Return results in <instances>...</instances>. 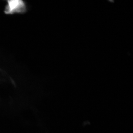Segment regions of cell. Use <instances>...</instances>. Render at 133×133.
I'll return each mask as SVG.
<instances>
[{
	"mask_svg": "<svg viewBox=\"0 0 133 133\" xmlns=\"http://www.w3.org/2000/svg\"><path fill=\"white\" fill-rule=\"evenodd\" d=\"M26 3L22 0H11L7 1L4 12L8 14H23L27 12Z\"/></svg>",
	"mask_w": 133,
	"mask_h": 133,
	"instance_id": "1",
	"label": "cell"
}]
</instances>
